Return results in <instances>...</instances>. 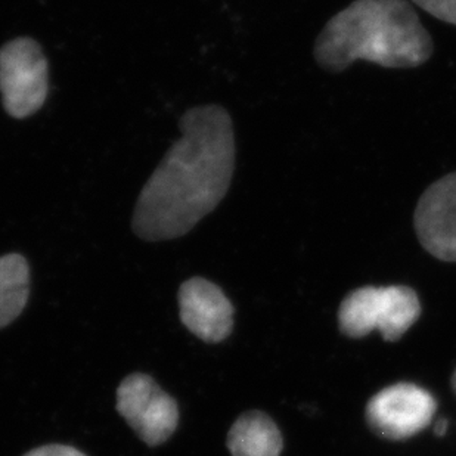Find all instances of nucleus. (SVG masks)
I'll return each instance as SVG.
<instances>
[{
	"mask_svg": "<svg viewBox=\"0 0 456 456\" xmlns=\"http://www.w3.org/2000/svg\"><path fill=\"white\" fill-rule=\"evenodd\" d=\"M435 431L436 435L440 436V437L444 436V433L448 431V421L446 419H439V421L436 422Z\"/></svg>",
	"mask_w": 456,
	"mask_h": 456,
	"instance_id": "obj_13",
	"label": "nucleus"
},
{
	"mask_svg": "<svg viewBox=\"0 0 456 456\" xmlns=\"http://www.w3.org/2000/svg\"><path fill=\"white\" fill-rule=\"evenodd\" d=\"M30 297V266L21 254L0 257V330L26 309Z\"/></svg>",
	"mask_w": 456,
	"mask_h": 456,
	"instance_id": "obj_10",
	"label": "nucleus"
},
{
	"mask_svg": "<svg viewBox=\"0 0 456 456\" xmlns=\"http://www.w3.org/2000/svg\"><path fill=\"white\" fill-rule=\"evenodd\" d=\"M177 300L182 323L200 340L216 345L231 336L235 310L215 282L191 278L181 285Z\"/></svg>",
	"mask_w": 456,
	"mask_h": 456,
	"instance_id": "obj_8",
	"label": "nucleus"
},
{
	"mask_svg": "<svg viewBox=\"0 0 456 456\" xmlns=\"http://www.w3.org/2000/svg\"><path fill=\"white\" fill-rule=\"evenodd\" d=\"M452 387H453V392L456 393V370H455V372H453V375H452Z\"/></svg>",
	"mask_w": 456,
	"mask_h": 456,
	"instance_id": "obj_14",
	"label": "nucleus"
},
{
	"mask_svg": "<svg viewBox=\"0 0 456 456\" xmlns=\"http://www.w3.org/2000/svg\"><path fill=\"white\" fill-rule=\"evenodd\" d=\"M226 444L232 456H281L284 440L269 415L250 411L233 422Z\"/></svg>",
	"mask_w": 456,
	"mask_h": 456,
	"instance_id": "obj_9",
	"label": "nucleus"
},
{
	"mask_svg": "<svg viewBox=\"0 0 456 456\" xmlns=\"http://www.w3.org/2000/svg\"><path fill=\"white\" fill-rule=\"evenodd\" d=\"M437 402L426 388L397 383L377 393L366 405L365 417L375 435L399 442L430 426Z\"/></svg>",
	"mask_w": 456,
	"mask_h": 456,
	"instance_id": "obj_6",
	"label": "nucleus"
},
{
	"mask_svg": "<svg viewBox=\"0 0 456 456\" xmlns=\"http://www.w3.org/2000/svg\"><path fill=\"white\" fill-rule=\"evenodd\" d=\"M173 143L143 186L132 226L145 241L183 237L228 194L235 170L232 118L219 105L191 108Z\"/></svg>",
	"mask_w": 456,
	"mask_h": 456,
	"instance_id": "obj_1",
	"label": "nucleus"
},
{
	"mask_svg": "<svg viewBox=\"0 0 456 456\" xmlns=\"http://www.w3.org/2000/svg\"><path fill=\"white\" fill-rule=\"evenodd\" d=\"M433 51V39L408 0H354L323 27L314 55L323 69L340 73L359 60L415 69Z\"/></svg>",
	"mask_w": 456,
	"mask_h": 456,
	"instance_id": "obj_2",
	"label": "nucleus"
},
{
	"mask_svg": "<svg viewBox=\"0 0 456 456\" xmlns=\"http://www.w3.org/2000/svg\"><path fill=\"white\" fill-rule=\"evenodd\" d=\"M117 411L148 446L167 442L179 424V408L147 374H130L117 388Z\"/></svg>",
	"mask_w": 456,
	"mask_h": 456,
	"instance_id": "obj_5",
	"label": "nucleus"
},
{
	"mask_svg": "<svg viewBox=\"0 0 456 456\" xmlns=\"http://www.w3.org/2000/svg\"><path fill=\"white\" fill-rule=\"evenodd\" d=\"M24 456H86L80 452L78 449L73 446H65V444H46L40 448L33 449Z\"/></svg>",
	"mask_w": 456,
	"mask_h": 456,
	"instance_id": "obj_12",
	"label": "nucleus"
},
{
	"mask_svg": "<svg viewBox=\"0 0 456 456\" xmlns=\"http://www.w3.org/2000/svg\"><path fill=\"white\" fill-rule=\"evenodd\" d=\"M0 94L13 118L39 111L48 96V61L30 37L13 39L0 49Z\"/></svg>",
	"mask_w": 456,
	"mask_h": 456,
	"instance_id": "obj_4",
	"label": "nucleus"
},
{
	"mask_svg": "<svg viewBox=\"0 0 456 456\" xmlns=\"http://www.w3.org/2000/svg\"><path fill=\"white\" fill-rule=\"evenodd\" d=\"M424 250L442 262L456 263V172L428 186L413 213Z\"/></svg>",
	"mask_w": 456,
	"mask_h": 456,
	"instance_id": "obj_7",
	"label": "nucleus"
},
{
	"mask_svg": "<svg viewBox=\"0 0 456 456\" xmlns=\"http://www.w3.org/2000/svg\"><path fill=\"white\" fill-rule=\"evenodd\" d=\"M421 314L417 293L403 285L363 287L341 303L338 325L345 336L362 338L379 330L386 341H397Z\"/></svg>",
	"mask_w": 456,
	"mask_h": 456,
	"instance_id": "obj_3",
	"label": "nucleus"
},
{
	"mask_svg": "<svg viewBox=\"0 0 456 456\" xmlns=\"http://www.w3.org/2000/svg\"><path fill=\"white\" fill-rule=\"evenodd\" d=\"M412 2L440 21L456 26V0H412Z\"/></svg>",
	"mask_w": 456,
	"mask_h": 456,
	"instance_id": "obj_11",
	"label": "nucleus"
}]
</instances>
